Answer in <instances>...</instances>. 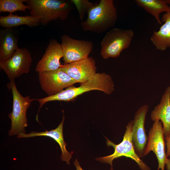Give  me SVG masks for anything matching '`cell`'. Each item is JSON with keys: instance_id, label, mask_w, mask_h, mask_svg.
<instances>
[{"instance_id": "obj_23", "label": "cell", "mask_w": 170, "mask_h": 170, "mask_svg": "<svg viewBox=\"0 0 170 170\" xmlns=\"http://www.w3.org/2000/svg\"><path fill=\"white\" fill-rule=\"evenodd\" d=\"M74 164L76 168V170H83L81 167L80 163L77 159H76L74 162ZM111 170H113L111 169Z\"/></svg>"}, {"instance_id": "obj_20", "label": "cell", "mask_w": 170, "mask_h": 170, "mask_svg": "<svg viewBox=\"0 0 170 170\" xmlns=\"http://www.w3.org/2000/svg\"><path fill=\"white\" fill-rule=\"evenodd\" d=\"M26 0H0V12H8L13 14L17 11L26 12L29 8L23 3Z\"/></svg>"}, {"instance_id": "obj_21", "label": "cell", "mask_w": 170, "mask_h": 170, "mask_svg": "<svg viewBox=\"0 0 170 170\" xmlns=\"http://www.w3.org/2000/svg\"><path fill=\"white\" fill-rule=\"evenodd\" d=\"M71 2L74 5L78 11L79 19L82 20L86 14H87L95 6L88 0H71Z\"/></svg>"}, {"instance_id": "obj_1", "label": "cell", "mask_w": 170, "mask_h": 170, "mask_svg": "<svg viewBox=\"0 0 170 170\" xmlns=\"http://www.w3.org/2000/svg\"><path fill=\"white\" fill-rule=\"evenodd\" d=\"M93 90L103 91L110 94L114 90L111 77L105 72L96 73L91 78L78 87L71 86L54 95L37 99L39 103L40 110L46 103L54 101L69 102L74 100L78 96Z\"/></svg>"}, {"instance_id": "obj_11", "label": "cell", "mask_w": 170, "mask_h": 170, "mask_svg": "<svg viewBox=\"0 0 170 170\" xmlns=\"http://www.w3.org/2000/svg\"><path fill=\"white\" fill-rule=\"evenodd\" d=\"M149 110L148 105L142 106L135 112L133 120L132 141L135 151L140 158L144 156L148 142L144 123Z\"/></svg>"}, {"instance_id": "obj_9", "label": "cell", "mask_w": 170, "mask_h": 170, "mask_svg": "<svg viewBox=\"0 0 170 170\" xmlns=\"http://www.w3.org/2000/svg\"><path fill=\"white\" fill-rule=\"evenodd\" d=\"M61 41L65 64L88 57L94 47L92 41L76 39L66 35L61 36Z\"/></svg>"}, {"instance_id": "obj_13", "label": "cell", "mask_w": 170, "mask_h": 170, "mask_svg": "<svg viewBox=\"0 0 170 170\" xmlns=\"http://www.w3.org/2000/svg\"><path fill=\"white\" fill-rule=\"evenodd\" d=\"M63 57L61 44L54 39H51L44 54L37 64L35 70L38 73L48 71L60 68V59Z\"/></svg>"}, {"instance_id": "obj_6", "label": "cell", "mask_w": 170, "mask_h": 170, "mask_svg": "<svg viewBox=\"0 0 170 170\" xmlns=\"http://www.w3.org/2000/svg\"><path fill=\"white\" fill-rule=\"evenodd\" d=\"M133 120L128 122L126 126V130L122 142L118 144H115L107 139L108 146H112L114 151L112 154L103 157L96 158L97 161L110 164L111 169H113L112 162L113 160L122 156L130 158L135 161L141 170H150L147 164L138 156L136 153L132 141Z\"/></svg>"}, {"instance_id": "obj_12", "label": "cell", "mask_w": 170, "mask_h": 170, "mask_svg": "<svg viewBox=\"0 0 170 170\" xmlns=\"http://www.w3.org/2000/svg\"><path fill=\"white\" fill-rule=\"evenodd\" d=\"M60 68L76 82L82 83L88 81L96 73L95 60L92 57L61 65Z\"/></svg>"}, {"instance_id": "obj_14", "label": "cell", "mask_w": 170, "mask_h": 170, "mask_svg": "<svg viewBox=\"0 0 170 170\" xmlns=\"http://www.w3.org/2000/svg\"><path fill=\"white\" fill-rule=\"evenodd\" d=\"M65 119V116L63 115L62 121L55 129L42 132L32 131L29 133H20L17 135V138H28L36 136H46L52 138L58 143L60 146L61 151L60 156L61 160L65 161L67 164L70 165L72 153L67 150L66 146L67 144L65 142L63 137V130Z\"/></svg>"}, {"instance_id": "obj_5", "label": "cell", "mask_w": 170, "mask_h": 170, "mask_svg": "<svg viewBox=\"0 0 170 170\" xmlns=\"http://www.w3.org/2000/svg\"><path fill=\"white\" fill-rule=\"evenodd\" d=\"M134 33L131 29L118 28L107 31L100 42V55L104 59L116 58L130 46Z\"/></svg>"}, {"instance_id": "obj_4", "label": "cell", "mask_w": 170, "mask_h": 170, "mask_svg": "<svg viewBox=\"0 0 170 170\" xmlns=\"http://www.w3.org/2000/svg\"><path fill=\"white\" fill-rule=\"evenodd\" d=\"M7 87L12 91L13 98L12 111L8 114L11 126L8 132L10 136L26 133L25 128L28 126L26 112L31 102L35 99L29 96H23L17 89L14 81H10Z\"/></svg>"}, {"instance_id": "obj_19", "label": "cell", "mask_w": 170, "mask_h": 170, "mask_svg": "<svg viewBox=\"0 0 170 170\" xmlns=\"http://www.w3.org/2000/svg\"><path fill=\"white\" fill-rule=\"evenodd\" d=\"M40 23V19L31 15L19 16L9 14L7 16L0 17V25L6 28L26 25L30 27L37 26Z\"/></svg>"}, {"instance_id": "obj_22", "label": "cell", "mask_w": 170, "mask_h": 170, "mask_svg": "<svg viewBox=\"0 0 170 170\" xmlns=\"http://www.w3.org/2000/svg\"><path fill=\"white\" fill-rule=\"evenodd\" d=\"M165 139L166 146V155L168 158L170 157V135L165 138Z\"/></svg>"}, {"instance_id": "obj_18", "label": "cell", "mask_w": 170, "mask_h": 170, "mask_svg": "<svg viewBox=\"0 0 170 170\" xmlns=\"http://www.w3.org/2000/svg\"><path fill=\"white\" fill-rule=\"evenodd\" d=\"M139 7L154 16L159 24H162L160 18L162 12H170V0H135Z\"/></svg>"}, {"instance_id": "obj_15", "label": "cell", "mask_w": 170, "mask_h": 170, "mask_svg": "<svg viewBox=\"0 0 170 170\" xmlns=\"http://www.w3.org/2000/svg\"><path fill=\"white\" fill-rule=\"evenodd\" d=\"M150 118L153 122H162L165 138L170 135V86L166 88L160 103L151 112Z\"/></svg>"}, {"instance_id": "obj_2", "label": "cell", "mask_w": 170, "mask_h": 170, "mask_svg": "<svg viewBox=\"0 0 170 170\" xmlns=\"http://www.w3.org/2000/svg\"><path fill=\"white\" fill-rule=\"evenodd\" d=\"M117 8L113 0H100L87 14L81 25L84 31L99 34L113 27L117 19Z\"/></svg>"}, {"instance_id": "obj_8", "label": "cell", "mask_w": 170, "mask_h": 170, "mask_svg": "<svg viewBox=\"0 0 170 170\" xmlns=\"http://www.w3.org/2000/svg\"><path fill=\"white\" fill-rule=\"evenodd\" d=\"M38 76L41 88L48 96L56 94L77 83L60 68L38 73Z\"/></svg>"}, {"instance_id": "obj_16", "label": "cell", "mask_w": 170, "mask_h": 170, "mask_svg": "<svg viewBox=\"0 0 170 170\" xmlns=\"http://www.w3.org/2000/svg\"><path fill=\"white\" fill-rule=\"evenodd\" d=\"M164 23L157 31H154L150 40L157 49L164 51L170 48V12L162 15Z\"/></svg>"}, {"instance_id": "obj_7", "label": "cell", "mask_w": 170, "mask_h": 170, "mask_svg": "<svg viewBox=\"0 0 170 170\" xmlns=\"http://www.w3.org/2000/svg\"><path fill=\"white\" fill-rule=\"evenodd\" d=\"M33 61L31 54L26 48H18L9 58L0 60V67L10 81L23 74L28 73Z\"/></svg>"}, {"instance_id": "obj_24", "label": "cell", "mask_w": 170, "mask_h": 170, "mask_svg": "<svg viewBox=\"0 0 170 170\" xmlns=\"http://www.w3.org/2000/svg\"><path fill=\"white\" fill-rule=\"evenodd\" d=\"M165 167L167 170H170V158H167Z\"/></svg>"}, {"instance_id": "obj_17", "label": "cell", "mask_w": 170, "mask_h": 170, "mask_svg": "<svg viewBox=\"0 0 170 170\" xmlns=\"http://www.w3.org/2000/svg\"><path fill=\"white\" fill-rule=\"evenodd\" d=\"M18 39L11 28L2 30L0 32V60L10 58L19 48Z\"/></svg>"}, {"instance_id": "obj_10", "label": "cell", "mask_w": 170, "mask_h": 170, "mask_svg": "<svg viewBox=\"0 0 170 170\" xmlns=\"http://www.w3.org/2000/svg\"><path fill=\"white\" fill-rule=\"evenodd\" d=\"M149 132L148 142L144 153L147 155L150 151L155 154L158 162L157 170H164L167 157L165 150V143L162 122L159 120L154 122Z\"/></svg>"}, {"instance_id": "obj_3", "label": "cell", "mask_w": 170, "mask_h": 170, "mask_svg": "<svg viewBox=\"0 0 170 170\" xmlns=\"http://www.w3.org/2000/svg\"><path fill=\"white\" fill-rule=\"evenodd\" d=\"M30 15L37 17L40 23L47 24L53 20L66 19L72 10L71 1L64 0H26Z\"/></svg>"}]
</instances>
